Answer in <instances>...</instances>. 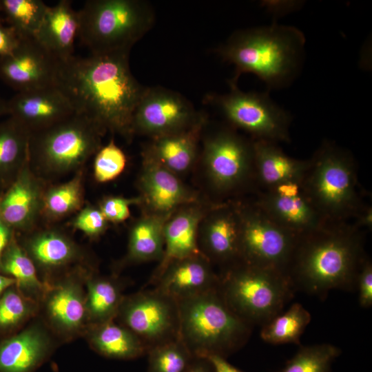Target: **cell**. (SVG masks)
I'll list each match as a JSON object with an SVG mask.
<instances>
[{
    "instance_id": "6da1fadb",
    "label": "cell",
    "mask_w": 372,
    "mask_h": 372,
    "mask_svg": "<svg viewBox=\"0 0 372 372\" xmlns=\"http://www.w3.org/2000/svg\"><path fill=\"white\" fill-rule=\"evenodd\" d=\"M129 53L72 55L57 60L54 80L75 113L85 116L105 132L127 139L134 135V112L145 89L131 72Z\"/></svg>"
},
{
    "instance_id": "7a4b0ae2",
    "label": "cell",
    "mask_w": 372,
    "mask_h": 372,
    "mask_svg": "<svg viewBox=\"0 0 372 372\" xmlns=\"http://www.w3.org/2000/svg\"><path fill=\"white\" fill-rule=\"evenodd\" d=\"M364 258L362 229L350 222L327 223L298 237L287 276L294 291L318 296L350 291Z\"/></svg>"
},
{
    "instance_id": "3957f363",
    "label": "cell",
    "mask_w": 372,
    "mask_h": 372,
    "mask_svg": "<svg viewBox=\"0 0 372 372\" xmlns=\"http://www.w3.org/2000/svg\"><path fill=\"white\" fill-rule=\"evenodd\" d=\"M305 37L296 28L276 23L238 31L219 48L223 59L235 65L230 85L242 73L256 75L269 90L290 85L303 61Z\"/></svg>"
},
{
    "instance_id": "277c9868",
    "label": "cell",
    "mask_w": 372,
    "mask_h": 372,
    "mask_svg": "<svg viewBox=\"0 0 372 372\" xmlns=\"http://www.w3.org/2000/svg\"><path fill=\"white\" fill-rule=\"evenodd\" d=\"M179 337L195 358H227L247 342L253 326L234 313L218 288L178 301Z\"/></svg>"
},
{
    "instance_id": "5b68a950",
    "label": "cell",
    "mask_w": 372,
    "mask_h": 372,
    "mask_svg": "<svg viewBox=\"0 0 372 372\" xmlns=\"http://www.w3.org/2000/svg\"><path fill=\"white\" fill-rule=\"evenodd\" d=\"M301 180L303 195L327 223H348L365 205L358 190L352 154L324 141Z\"/></svg>"
},
{
    "instance_id": "8992f818",
    "label": "cell",
    "mask_w": 372,
    "mask_h": 372,
    "mask_svg": "<svg viewBox=\"0 0 372 372\" xmlns=\"http://www.w3.org/2000/svg\"><path fill=\"white\" fill-rule=\"evenodd\" d=\"M105 133L85 116L74 113L54 125L30 134V166L46 182L74 174L83 169L100 149Z\"/></svg>"
},
{
    "instance_id": "52a82bcc",
    "label": "cell",
    "mask_w": 372,
    "mask_h": 372,
    "mask_svg": "<svg viewBox=\"0 0 372 372\" xmlns=\"http://www.w3.org/2000/svg\"><path fill=\"white\" fill-rule=\"evenodd\" d=\"M77 12L78 36L94 54L130 52L154 21L152 8L140 0H89Z\"/></svg>"
},
{
    "instance_id": "ba28073f",
    "label": "cell",
    "mask_w": 372,
    "mask_h": 372,
    "mask_svg": "<svg viewBox=\"0 0 372 372\" xmlns=\"http://www.w3.org/2000/svg\"><path fill=\"white\" fill-rule=\"evenodd\" d=\"M219 276L218 290L226 304L251 326H262L280 313L294 292L286 274L242 260Z\"/></svg>"
},
{
    "instance_id": "9c48e42d",
    "label": "cell",
    "mask_w": 372,
    "mask_h": 372,
    "mask_svg": "<svg viewBox=\"0 0 372 372\" xmlns=\"http://www.w3.org/2000/svg\"><path fill=\"white\" fill-rule=\"evenodd\" d=\"M236 205L241 260L287 275L298 236L276 223L254 201Z\"/></svg>"
},
{
    "instance_id": "30bf717a",
    "label": "cell",
    "mask_w": 372,
    "mask_h": 372,
    "mask_svg": "<svg viewBox=\"0 0 372 372\" xmlns=\"http://www.w3.org/2000/svg\"><path fill=\"white\" fill-rule=\"evenodd\" d=\"M216 96V103L226 119L253 137L273 143H289L291 114L278 106L268 92H244L236 85Z\"/></svg>"
},
{
    "instance_id": "8fae6325",
    "label": "cell",
    "mask_w": 372,
    "mask_h": 372,
    "mask_svg": "<svg viewBox=\"0 0 372 372\" xmlns=\"http://www.w3.org/2000/svg\"><path fill=\"white\" fill-rule=\"evenodd\" d=\"M116 316L148 350L179 338L178 302L155 287L123 298Z\"/></svg>"
},
{
    "instance_id": "7c38bea8",
    "label": "cell",
    "mask_w": 372,
    "mask_h": 372,
    "mask_svg": "<svg viewBox=\"0 0 372 372\" xmlns=\"http://www.w3.org/2000/svg\"><path fill=\"white\" fill-rule=\"evenodd\" d=\"M203 157L209 183L220 194L255 181L253 140L231 130H220L207 138Z\"/></svg>"
},
{
    "instance_id": "4fadbf2b",
    "label": "cell",
    "mask_w": 372,
    "mask_h": 372,
    "mask_svg": "<svg viewBox=\"0 0 372 372\" xmlns=\"http://www.w3.org/2000/svg\"><path fill=\"white\" fill-rule=\"evenodd\" d=\"M197 117L180 94L161 87L145 88L134 112L132 132L154 138L184 130Z\"/></svg>"
},
{
    "instance_id": "5bb4252c",
    "label": "cell",
    "mask_w": 372,
    "mask_h": 372,
    "mask_svg": "<svg viewBox=\"0 0 372 372\" xmlns=\"http://www.w3.org/2000/svg\"><path fill=\"white\" fill-rule=\"evenodd\" d=\"M56 63L34 37L21 38L12 53L0 57V79L17 92L52 86Z\"/></svg>"
},
{
    "instance_id": "9a60e30c",
    "label": "cell",
    "mask_w": 372,
    "mask_h": 372,
    "mask_svg": "<svg viewBox=\"0 0 372 372\" xmlns=\"http://www.w3.org/2000/svg\"><path fill=\"white\" fill-rule=\"evenodd\" d=\"M240 227L236 203H220L211 207L198 231L200 252L222 270L241 260Z\"/></svg>"
},
{
    "instance_id": "2e32d148",
    "label": "cell",
    "mask_w": 372,
    "mask_h": 372,
    "mask_svg": "<svg viewBox=\"0 0 372 372\" xmlns=\"http://www.w3.org/2000/svg\"><path fill=\"white\" fill-rule=\"evenodd\" d=\"M47 182L30 166L29 158L12 183L0 194V215L15 232L27 234L41 219Z\"/></svg>"
},
{
    "instance_id": "e0dca14e",
    "label": "cell",
    "mask_w": 372,
    "mask_h": 372,
    "mask_svg": "<svg viewBox=\"0 0 372 372\" xmlns=\"http://www.w3.org/2000/svg\"><path fill=\"white\" fill-rule=\"evenodd\" d=\"M138 179L141 204L147 213L170 216L187 205L195 203L197 196L187 187L177 175L169 171L146 152Z\"/></svg>"
},
{
    "instance_id": "ac0fdd59",
    "label": "cell",
    "mask_w": 372,
    "mask_h": 372,
    "mask_svg": "<svg viewBox=\"0 0 372 372\" xmlns=\"http://www.w3.org/2000/svg\"><path fill=\"white\" fill-rule=\"evenodd\" d=\"M74 113L68 99L55 85L17 92L7 101V114L30 134L54 125Z\"/></svg>"
},
{
    "instance_id": "d6986e66",
    "label": "cell",
    "mask_w": 372,
    "mask_h": 372,
    "mask_svg": "<svg viewBox=\"0 0 372 372\" xmlns=\"http://www.w3.org/2000/svg\"><path fill=\"white\" fill-rule=\"evenodd\" d=\"M220 276L201 253L172 262L154 287L177 302L218 288Z\"/></svg>"
},
{
    "instance_id": "ffe728a7",
    "label": "cell",
    "mask_w": 372,
    "mask_h": 372,
    "mask_svg": "<svg viewBox=\"0 0 372 372\" xmlns=\"http://www.w3.org/2000/svg\"><path fill=\"white\" fill-rule=\"evenodd\" d=\"M207 212L192 203L180 207L167 220L163 230V256L149 284L154 285L172 262L201 254L198 247V231Z\"/></svg>"
},
{
    "instance_id": "44dd1931",
    "label": "cell",
    "mask_w": 372,
    "mask_h": 372,
    "mask_svg": "<svg viewBox=\"0 0 372 372\" xmlns=\"http://www.w3.org/2000/svg\"><path fill=\"white\" fill-rule=\"evenodd\" d=\"M254 202L276 223L298 237L327 224L303 194L287 198L262 191Z\"/></svg>"
},
{
    "instance_id": "7402d4cb",
    "label": "cell",
    "mask_w": 372,
    "mask_h": 372,
    "mask_svg": "<svg viewBox=\"0 0 372 372\" xmlns=\"http://www.w3.org/2000/svg\"><path fill=\"white\" fill-rule=\"evenodd\" d=\"M255 182L262 191L285 181L301 183L309 160L287 156L278 143L253 140Z\"/></svg>"
},
{
    "instance_id": "603a6c76",
    "label": "cell",
    "mask_w": 372,
    "mask_h": 372,
    "mask_svg": "<svg viewBox=\"0 0 372 372\" xmlns=\"http://www.w3.org/2000/svg\"><path fill=\"white\" fill-rule=\"evenodd\" d=\"M206 121L203 114L180 131L153 138L146 152L175 174L183 173L194 165L200 132Z\"/></svg>"
},
{
    "instance_id": "cb8c5ba5",
    "label": "cell",
    "mask_w": 372,
    "mask_h": 372,
    "mask_svg": "<svg viewBox=\"0 0 372 372\" xmlns=\"http://www.w3.org/2000/svg\"><path fill=\"white\" fill-rule=\"evenodd\" d=\"M79 32V16L70 1L61 0L48 6L34 38L57 60L73 55L74 43Z\"/></svg>"
},
{
    "instance_id": "d4e9b609",
    "label": "cell",
    "mask_w": 372,
    "mask_h": 372,
    "mask_svg": "<svg viewBox=\"0 0 372 372\" xmlns=\"http://www.w3.org/2000/svg\"><path fill=\"white\" fill-rule=\"evenodd\" d=\"M21 245L34 263L45 269L65 267L75 262L81 253L76 244L63 231L52 227L25 234Z\"/></svg>"
},
{
    "instance_id": "484cf974",
    "label": "cell",
    "mask_w": 372,
    "mask_h": 372,
    "mask_svg": "<svg viewBox=\"0 0 372 372\" xmlns=\"http://www.w3.org/2000/svg\"><path fill=\"white\" fill-rule=\"evenodd\" d=\"M48 353L43 335L28 329L0 344V372H32Z\"/></svg>"
},
{
    "instance_id": "4316f807",
    "label": "cell",
    "mask_w": 372,
    "mask_h": 372,
    "mask_svg": "<svg viewBox=\"0 0 372 372\" xmlns=\"http://www.w3.org/2000/svg\"><path fill=\"white\" fill-rule=\"evenodd\" d=\"M30 133L10 116L0 122V194L14 180L29 158Z\"/></svg>"
},
{
    "instance_id": "83f0119b",
    "label": "cell",
    "mask_w": 372,
    "mask_h": 372,
    "mask_svg": "<svg viewBox=\"0 0 372 372\" xmlns=\"http://www.w3.org/2000/svg\"><path fill=\"white\" fill-rule=\"evenodd\" d=\"M170 216L145 214L131 227L125 262L161 261L164 252V226Z\"/></svg>"
},
{
    "instance_id": "f1b7e54d",
    "label": "cell",
    "mask_w": 372,
    "mask_h": 372,
    "mask_svg": "<svg viewBox=\"0 0 372 372\" xmlns=\"http://www.w3.org/2000/svg\"><path fill=\"white\" fill-rule=\"evenodd\" d=\"M90 335L93 348L109 358L134 360L147 355L148 351L135 333L112 320L97 323Z\"/></svg>"
},
{
    "instance_id": "f546056e",
    "label": "cell",
    "mask_w": 372,
    "mask_h": 372,
    "mask_svg": "<svg viewBox=\"0 0 372 372\" xmlns=\"http://www.w3.org/2000/svg\"><path fill=\"white\" fill-rule=\"evenodd\" d=\"M84 170L75 172L68 181L46 186L41 218L52 223L77 213L85 205Z\"/></svg>"
},
{
    "instance_id": "4dcf8cb0",
    "label": "cell",
    "mask_w": 372,
    "mask_h": 372,
    "mask_svg": "<svg viewBox=\"0 0 372 372\" xmlns=\"http://www.w3.org/2000/svg\"><path fill=\"white\" fill-rule=\"evenodd\" d=\"M311 314L300 303L293 304L262 326L261 338L267 343L299 344L300 338L311 321Z\"/></svg>"
},
{
    "instance_id": "1f68e13d",
    "label": "cell",
    "mask_w": 372,
    "mask_h": 372,
    "mask_svg": "<svg viewBox=\"0 0 372 372\" xmlns=\"http://www.w3.org/2000/svg\"><path fill=\"white\" fill-rule=\"evenodd\" d=\"M47 307L52 320L60 327L69 330L81 325L86 309L79 290L71 283L63 284L54 289Z\"/></svg>"
},
{
    "instance_id": "d6a6232c",
    "label": "cell",
    "mask_w": 372,
    "mask_h": 372,
    "mask_svg": "<svg viewBox=\"0 0 372 372\" xmlns=\"http://www.w3.org/2000/svg\"><path fill=\"white\" fill-rule=\"evenodd\" d=\"M48 8L41 0H0V12L20 38L35 37Z\"/></svg>"
},
{
    "instance_id": "836d02e7",
    "label": "cell",
    "mask_w": 372,
    "mask_h": 372,
    "mask_svg": "<svg viewBox=\"0 0 372 372\" xmlns=\"http://www.w3.org/2000/svg\"><path fill=\"white\" fill-rule=\"evenodd\" d=\"M123 299L120 285L114 280L97 278L88 284L87 311L96 323L112 320Z\"/></svg>"
},
{
    "instance_id": "e575fe53",
    "label": "cell",
    "mask_w": 372,
    "mask_h": 372,
    "mask_svg": "<svg viewBox=\"0 0 372 372\" xmlns=\"http://www.w3.org/2000/svg\"><path fill=\"white\" fill-rule=\"evenodd\" d=\"M0 271L13 278L20 286L32 290L41 289L36 266L19 244L15 234L0 260Z\"/></svg>"
},
{
    "instance_id": "d590c367",
    "label": "cell",
    "mask_w": 372,
    "mask_h": 372,
    "mask_svg": "<svg viewBox=\"0 0 372 372\" xmlns=\"http://www.w3.org/2000/svg\"><path fill=\"white\" fill-rule=\"evenodd\" d=\"M341 350L331 344L300 347L280 372H331Z\"/></svg>"
},
{
    "instance_id": "8d00e7d4",
    "label": "cell",
    "mask_w": 372,
    "mask_h": 372,
    "mask_svg": "<svg viewBox=\"0 0 372 372\" xmlns=\"http://www.w3.org/2000/svg\"><path fill=\"white\" fill-rule=\"evenodd\" d=\"M147 372H185L195 357L180 337L150 348Z\"/></svg>"
},
{
    "instance_id": "74e56055",
    "label": "cell",
    "mask_w": 372,
    "mask_h": 372,
    "mask_svg": "<svg viewBox=\"0 0 372 372\" xmlns=\"http://www.w3.org/2000/svg\"><path fill=\"white\" fill-rule=\"evenodd\" d=\"M126 163L127 158L124 152L116 144L114 139H111L94 154V179L101 183L114 180L124 171Z\"/></svg>"
},
{
    "instance_id": "f35d334b",
    "label": "cell",
    "mask_w": 372,
    "mask_h": 372,
    "mask_svg": "<svg viewBox=\"0 0 372 372\" xmlns=\"http://www.w3.org/2000/svg\"><path fill=\"white\" fill-rule=\"evenodd\" d=\"M70 225L90 238H97L105 232L109 223L98 205L87 204L76 213Z\"/></svg>"
},
{
    "instance_id": "ab89813d",
    "label": "cell",
    "mask_w": 372,
    "mask_h": 372,
    "mask_svg": "<svg viewBox=\"0 0 372 372\" xmlns=\"http://www.w3.org/2000/svg\"><path fill=\"white\" fill-rule=\"evenodd\" d=\"M30 308L28 302L18 292L7 291L0 298V328L19 323L28 314Z\"/></svg>"
},
{
    "instance_id": "60d3db41",
    "label": "cell",
    "mask_w": 372,
    "mask_h": 372,
    "mask_svg": "<svg viewBox=\"0 0 372 372\" xmlns=\"http://www.w3.org/2000/svg\"><path fill=\"white\" fill-rule=\"evenodd\" d=\"M141 203L140 197L130 198L108 196L101 200L98 207L109 223L118 224L128 219L131 205Z\"/></svg>"
},
{
    "instance_id": "b9f144b4",
    "label": "cell",
    "mask_w": 372,
    "mask_h": 372,
    "mask_svg": "<svg viewBox=\"0 0 372 372\" xmlns=\"http://www.w3.org/2000/svg\"><path fill=\"white\" fill-rule=\"evenodd\" d=\"M356 287L359 292V303L363 308H369L372 304V263L366 258L360 268Z\"/></svg>"
},
{
    "instance_id": "7bdbcfd3",
    "label": "cell",
    "mask_w": 372,
    "mask_h": 372,
    "mask_svg": "<svg viewBox=\"0 0 372 372\" xmlns=\"http://www.w3.org/2000/svg\"><path fill=\"white\" fill-rule=\"evenodd\" d=\"M20 39L12 28L0 23V57L12 53L19 43Z\"/></svg>"
},
{
    "instance_id": "ee69618b",
    "label": "cell",
    "mask_w": 372,
    "mask_h": 372,
    "mask_svg": "<svg viewBox=\"0 0 372 372\" xmlns=\"http://www.w3.org/2000/svg\"><path fill=\"white\" fill-rule=\"evenodd\" d=\"M264 191L287 198L296 197L302 194L300 182L293 180L282 182Z\"/></svg>"
},
{
    "instance_id": "f6af8a7d",
    "label": "cell",
    "mask_w": 372,
    "mask_h": 372,
    "mask_svg": "<svg viewBox=\"0 0 372 372\" xmlns=\"http://www.w3.org/2000/svg\"><path fill=\"white\" fill-rule=\"evenodd\" d=\"M353 224L360 229H372V207L365 204L354 218Z\"/></svg>"
},
{
    "instance_id": "bcb514c9",
    "label": "cell",
    "mask_w": 372,
    "mask_h": 372,
    "mask_svg": "<svg viewBox=\"0 0 372 372\" xmlns=\"http://www.w3.org/2000/svg\"><path fill=\"white\" fill-rule=\"evenodd\" d=\"M206 358L210 362L214 372H244L231 364L225 358L212 355Z\"/></svg>"
},
{
    "instance_id": "7dc6e473",
    "label": "cell",
    "mask_w": 372,
    "mask_h": 372,
    "mask_svg": "<svg viewBox=\"0 0 372 372\" xmlns=\"http://www.w3.org/2000/svg\"><path fill=\"white\" fill-rule=\"evenodd\" d=\"M14 234L15 232L2 219L0 215V260Z\"/></svg>"
},
{
    "instance_id": "c3c4849f",
    "label": "cell",
    "mask_w": 372,
    "mask_h": 372,
    "mask_svg": "<svg viewBox=\"0 0 372 372\" xmlns=\"http://www.w3.org/2000/svg\"><path fill=\"white\" fill-rule=\"evenodd\" d=\"M185 372H214V369L208 359L195 358Z\"/></svg>"
},
{
    "instance_id": "681fc988",
    "label": "cell",
    "mask_w": 372,
    "mask_h": 372,
    "mask_svg": "<svg viewBox=\"0 0 372 372\" xmlns=\"http://www.w3.org/2000/svg\"><path fill=\"white\" fill-rule=\"evenodd\" d=\"M15 283L16 281L13 278L0 273V294Z\"/></svg>"
},
{
    "instance_id": "f907efd6",
    "label": "cell",
    "mask_w": 372,
    "mask_h": 372,
    "mask_svg": "<svg viewBox=\"0 0 372 372\" xmlns=\"http://www.w3.org/2000/svg\"><path fill=\"white\" fill-rule=\"evenodd\" d=\"M7 114V101L0 96V116Z\"/></svg>"
},
{
    "instance_id": "816d5d0a",
    "label": "cell",
    "mask_w": 372,
    "mask_h": 372,
    "mask_svg": "<svg viewBox=\"0 0 372 372\" xmlns=\"http://www.w3.org/2000/svg\"><path fill=\"white\" fill-rule=\"evenodd\" d=\"M0 23H1V20H0Z\"/></svg>"
},
{
    "instance_id": "f5cc1de1",
    "label": "cell",
    "mask_w": 372,
    "mask_h": 372,
    "mask_svg": "<svg viewBox=\"0 0 372 372\" xmlns=\"http://www.w3.org/2000/svg\"></svg>"
}]
</instances>
